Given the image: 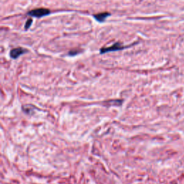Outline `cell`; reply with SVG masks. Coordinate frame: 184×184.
Masks as SVG:
<instances>
[{"label": "cell", "mask_w": 184, "mask_h": 184, "mask_svg": "<svg viewBox=\"0 0 184 184\" xmlns=\"http://www.w3.org/2000/svg\"><path fill=\"white\" fill-rule=\"evenodd\" d=\"M127 48L126 45H122V43H119V42H116V43H114L113 45H111V46L109 47H103L100 49V53L101 54H104L107 53L109 52H116V51L122 50H124Z\"/></svg>", "instance_id": "obj_1"}, {"label": "cell", "mask_w": 184, "mask_h": 184, "mask_svg": "<svg viewBox=\"0 0 184 184\" xmlns=\"http://www.w3.org/2000/svg\"><path fill=\"white\" fill-rule=\"evenodd\" d=\"M50 14V9L47 8H37L34 9L27 12V15L36 18H42L43 17L48 16Z\"/></svg>", "instance_id": "obj_2"}, {"label": "cell", "mask_w": 184, "mask_h": 184, "mask_svg": "<svg viewBox=\"0 0 184 184\" xmlns=\"http://www.w3.org/2000/svg\"><path fill=\"white\" fill-rule=\"evenodd\" d=\"M27 53V50H26V49L23 48H21V47H18V48H13L10 50L9 56H10V58H12V59H17L19 57L22 56V55Z\"/></svg>", "instance_id": "obj_3"}, {"label": "cell", "mask_w": 184, "mask_h": 184, "mask_svg": "<svg viewBox=\"0 0 184 184\" xmlns=\"http://www.w3.org/2000/svg\"><path fill=\"white\" fill-rule=\"evenodd\" d=\"M111 14H110L109 12H100V13H97V14L94 15V18L95 19V20L97 21V22H100V23H102V22H104V21L107 20V18L108 17L110 16Z\"/></svg>", "instance_id": "obj_4"}, {"label": "cell", "mask_w": 184, "mask_h": 184, "mask_svg": "<svg viewBox=\"0 0 184 184\" xmlns=\"http://www.w3.org/2000/svg\"><path fill=\"white\" fill-rule=\"evenodd\" d=\"M32 23H33V20H32L31 18L28 19V20L26 21V23L24 24V29H25V30H27L30 27H31Z\"/></svg>", "instance_id": "obj_5"}, {"label": "cell", "mask_w": 184, "mask_h": 184, "mask_svg": "<svg viewBox=\"0 0 184 184\" xmlns=\"http://www.w3.org/2000/svg\"><path fill=\"white\" fill-rule=\"evenodd\" d=\"M81 53V50H77V49H74V50H72L71 51H69V53H68V55L71 56H76V55L79 54Z\"/></svg>", "instance_id": "obj_6"}]
</instances>
